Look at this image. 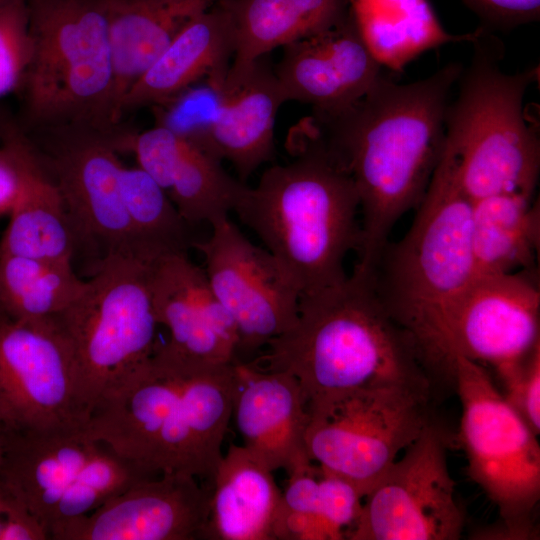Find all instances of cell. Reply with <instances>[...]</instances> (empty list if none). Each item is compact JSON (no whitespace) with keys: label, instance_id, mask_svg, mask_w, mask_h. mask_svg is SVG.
Listing matches in <instances>:
<instances>
[{"label":"cell","instance_id":"obj_1","mask_svg":"<svg viewBox=\"0 0 540 540\" xmlns=\"http://www.w3.org/2000/svg\"><path fill=\"white\" fill-rule=\"evenodd\" d=\"M462 69L450 62L411 83L382 72L352 104L307 117L359 196L354 269L369 272L397 221L422 201L445 150L446 110Z\"/></svg>","mask_w":540,"mask_h":540},{"label":"cell","instance_id":"obj_2","mask_svg":"<svg viewBox=\"0 0 540 540\" xmlns=\"http://www.w3.org/2000/svg\"><path fill=\"white\" fill-rule=\"evenodd\" d=\"M234 363L188 364L156 349L99 400L84 430L149 476L211 482L232 418Z\"/></svg>","mask_w":540,"mask_h":540},{"label":"cell","instance_id":"obj_3","mask_svg":"<svg viewBox=\"0 0 540 540\" xmlns=\"http://www.w3.org/2000/svg\"><path fill=\"white\" fill-rule=\"evenodd\" d=\"M293 158L246 186L233 212L277 260L300 298L343 283L360 243V201L350 175L304 119Z\"/></svg>","mask_w":540,"mask_h":540},{"label":"cell","instance_id":"obj_4","mask_svg":"<svg viewBox=\"0 0 540 540\" xmlns=\"http://www.w3.org/2000/svg\"><path fill=\"white\" fill-rule=\"evenodd\" d=\"M253 361L293 375L307 409L356 390L388 384L431 387L411 342L388 315L369 273L299 301L295 325Z\"/></svg>","mask_w":540,"mask_h":540},{"label":"cell","instance_id":"obj_5","mask_svg":"<svg viewBox=\"0 0 540 540\" xmlns=\"http://www.w3.org/2000/svg\"><path fill=\"white\" fill-rule=\"evenodd\" d=\"M405 235L387 243L369 273L381 304L427 371L442 323L475 276L472 200L445 148Z\"/></svg>","mask_w":540,"mask_h":540},{"label":"cell","instance_id":"obj_6","mask_svg":"<svg viewBox=\"0 0 540 540\" xmlns=\"http://www.w3.org/2000/svg\"><path fill=\"white\" fill-rule=\"evenodd\" d=\"M471 43V61L462 69L457 97L445 115L446 149L458 182L472 201L503 193L534 196L540 141L523 103L539 69L503 71V43L483 27Z\"/></svg>","mask_w":540,"mask_h":540},{"label":"cell","instance_id":"obj_7","mask_svg":"<svg viewBox=\"0 0 540 540\" xmlns=\"http://www.w3.org/2000/svg\"><path fill=\"white\" fill-rule=\"evenodd\" d=\"M31 54L25 109L41 130L119 133L104 0H26Z\"/></svg>","mask_w":540,"mask_h":540},{"label":"cell","instance_id":"obj_8","mask_svg":"<svg viewBox=\"0 0 540 540\" xmlns=\"http://www.w3.org/2000/svg\"><path fill=\"white\" fill-rule=\"evenodd\" d=\"M152 262L131 253L107 255L81 294L54 319L70 349L85 424L99 400L145 365L159 345Z\"/></svg>","mask_w":540,"mask_h":540},{"label":"cell","instance_id":"obj_9","mask_svg":"<svg viewBox=\"0 0 540 540\" xmlns=\"http://www.w3.org/2000/svg\"><path fill=\"white\" fill-rule=\"evenodd\" d=\"M450 379L461 403L458 439L467 473L497 508L502 535L530 539L540 499L538 435L506 401L486 367L457 355Z\"/></svg>","mask_w":540,"mask_h":540},{"label":"cell","instance_id":"obj_10","mask_svg":"<svg viewBox=\"0 0 540 540\" xmlns=\"http://www.w3.org/2000/svg\"><path fill=\"white\" fill-rule=\"evenodd\" d=\"M431 392L429 386L379 385L310 407L309 459L350 482L364 498L433 420Z\"/></svg>","mask_w":540,"mask_h":540},{"label":"cell","instance_id":"obj_11","mask_svg":"<svg viewBox=\"0 0 540 540\" xmlns=\"http://www.w3.org/2000/svg\"><path fill=\"white\" fill-rule=\"evenodd\" d=\"M538 345L537 269L477 275L442 323L429 372H442L450 379L452 360L459 355L490 367L500 381Z\"/></svg>","mask_w":540,"mask_h":540},{"label":"cell","instance_id":"obj_12","mask_svg":"<svg viewBox=\"0 0 540 540\" xmlns=\"http://www.w3.org/2000/svg\"><path fill=\"white\" fill-rule=\"evenodd\" d=\"M465 516L433 420L363 498L349 540H457Z\"/></svg>","mask_w":540,"mask_h":540},{"label":"cell","instance_id":"obj_13","mask_svg":"<svg viewBox=\"0 0 540 540\" xmlns=\"http://www.w3.org/2000/svg\"><path fill=\"white\" fill-rule=\"evenodd\" d=\"M194 241L210 287L235 322L239 361H245L296 323L300 295L274 256L254 245L226 218Z\"/></svg>","mask_w":540,"mask_h":540},{"label":"cell","instance_id":"obj_14","mask_svg":"<svg viewBox=\"0 0 540 540\" xmlns=\"http://www.w3.org/2000/svg\"><path fill=\"white\" fill-rule=\"evenodd\" d=\"M43 131L50 143L47 161L42 160L63 199L76 246H87L98 261L113 253L140 257L122 198L120 133L81 127Z\"/></svg>","mask_w":540,"mask_h":540},{"label":"cell","instance_id":"obj_15","mask_svg":"<svg viewBox=\"0 0 540 540\" xmlns=\"http://www.w3.org/2000/svg\"><path fill=\"white\" fill-rule=\"evenodd\" d=\"M70 349L54 320L0 321V427L82 428Z\"/></svg>","mask_w":540,"mask_h":540},{"label":"cell","instance_id":"obj_16","mask_svg":"<svg viewBox=\"0 0 540 540\" xmlns=\"http://www.w3.org/2000/svg\"><path fill=\"white\" fill-rule=\"evenodd\" d=\"M210 488L185 473L142 479L94 511L56 528L53 540L205 539Z\"/></svg>","mask_w":540,"mask_h":540},{"label":"cell","instance_id":"obj_17","mask_svg":"<svg viewBox=\"0 0 540 540\" xmlns=\"http://www.w3.org/2000/svg\"><path fill=\"white\" fill-rule=\"evenodd\" d=\"M150 286L156 319L169 331L158 349L195 365L237 361L238 332L214 295L204 269L187 253L162 256L151 263Z\"/></svg>","mask_w":540,"mask_h":540},{"label":"cell","instance_id":"obj_18","mask_svg":"<svg viewBox=\"0 0 540 540\" xmlns=\"http://www.w3.org/2000/svg\"><path fill=\"white\" fill-rule=\"evenodd\" d=\"M282 49L274 73L284 102L310 105L316 113L352 104L383 72L364 44L350 9L336 26Z\"/></svg>","mask_w":540,"mask_h":540},{"label":"cell","instance_id":"obj_19","mask_svg":"<svg viewBox=\"0 0 540 540\" xmlns=\"http://www.w3.org/2000/svg\"><path fill=\"white\" fill-rule=\"evenodd\" d=\"M121 138L119 150L134 154L138 167L160 185L190 225L212 226L228 218L247 186L222 161L163 126Z\"/></svg>","mask_w":540,"mask_h":540},{"label":"cell","instance_id":"obj_20","mask_svg":"<svg viewBox=\"0 0 540 540\" xmlns=\"http://www.w3.org/2000/svg\"><path fill=\"white\" fill-rule=\"evenodd\" d=\"M232 417L243 446L273 472L309 459V413L297 379L288 372L235 361Z\"/></svg>","mask_w":540,"mask_h":540},{"label":"cell","instance_id":"obj_21","mask_svg":"<svg viewBox=\"0 0 540 540\" xmlns=\"http://www.w3.org/2000/svg\"><path fill=\"white\" fill-rule=\"evenodd\" d=\"M1 440L0 486L48 533L57 504L101 443L89 437L84 427L52 431L1 428Z\"/></svg>","mask_w":540,"mask_h":540},{"label":"cell","instance_id":"obj_22","mask_svg":"<svg viewBox=\"0 0 540 540\" xmlns=\"http://www.w3.org/2000/svg\"><path fill=\"white\" fill-rule=\"evenodd\" d=\"M227 98L213 128L208 153L229 162L245 181L275 153L274 126L285 103L274 69L264 57L239 72L228 71Z\"/></svg>","mask_w":540,"mask_h":540},{"label":"cell","instance_id":"obj_23","mask_svg":"<svg viewBox=\"0 0 540 540\" xmlns=\"http://www.w3.org/2000/svg\"><path fill=\"white\" fill-rule=\"evenodd\" d=\"M233 54L232 24L216 1L179 32L130 88L121 103V119L160 105L206 77L226 75Z\"/></svg>","mask_w":540,"mask_h":540},{"label":"cell","instance_id":"obj_24","mask_svg":"<svg viewBox=\"0 0 540 540\" xmlns=\"http://www.w3.org/2000/svg\"><path fill=\"white\" fill-rule=\"evenodd\" d=\"M114 70L115 112L179 32L217 0H104Z\"/></svg>","mask_w":540,"mask_h":540},{"label":"cell","instance_id":"obj_25","mask_svg":"<svg viewBox=\"0 0 540 540\" xmlns=\"http://www.w3.org/2000/svg\"><path fill=\"white\" fill-rule=\"evenodd\" d=\"M210 483L205 539L274 540L281 491L264 462L245 446L231 444Z\"/></svg>","mask_w":540,"mask_h":540},{"label":"cell","instance_id":"obj_26","mask_svg":"<svg viewBox=\"0 0 540 540\" xmlns=\"http://www.w3.org/2000/svg\"><path fill=\"white\" fill-rule=\"evenodd\" d=\"M229 16L239 72L278 47L321 33L349 14V0H217Z\"/></svg>","mask_w":540,"mask_h":540},{"label":"cell","instance_id":"obj_27","mask_svg":"<svg viewBox=\"0 0 540 540\" xmlns=\"http://www.w3.org/2000/svg\"><path fill=\"white\" fill-rule=\"evenodd\" d=\"M358 32L375 60L400 72L421 54L449 43L472 42L479 28L452 34L428 0H349Z\"/></svg>","mask_w":540,"mask_h":540},{"label":"cell","instance_id":"obj_28","mask_svg":"<svg viewBox=\"0 0 540 540\" xmlns=\"http://www.w3.org/2000/svg\"><path fill=\"white\" fill-rule=\"evenodd\" d=\"M0 240V254L71 264L74 235L59 189L32 145L22 186Z\"/></svg>","mask_w":540,"mask_h":540},{"label":"cell","instance_id":"obj_29","mask_svg":"<svg viewBox=\"0 0 540 540\" xmlns=\"http://www.w3.org/2000/svg\"><path fill=\"white\" fill-rule=\"evenodd\" d=\"M533 197L503 193L472 201L475 276L536 268L540 212Z\"/></svg>","mask_w":540,"mask_h":540},{"label":"cell","instance_id":"obj_30","mask_svg":"<svg viewBox=\"0 0 540 540\" xmlns=\"http://www.w3.org/2000/svg\"><path fill=\"white\" fill-rule=\"evenodd\" d=\"M72 264L0 254V305L7 320H54L83 291Z\"/></svg>","mask_w":540,"mask_h":540},{"label":"cell","instance_id":"obj_31","mask_svg":"<svg viewBox=\"0 0 540 540\" xmlns=\"http://www.w3.org/2000/svg\"><path fill=\"white\" fill-rule=\"evenodd\" d=\"M122 198L140 257L154 261L192 247L190 224L160 185L140 167H123Z\"/></svg>","mask_w":540,"mask_h":540},{"label":"cell","instance_id":"obj_32","mask_svg":"<svg viewBox=\"0 0 540 540\" xmlns=\"http://www.w3.org/2000/svg\"><path fill=\"white\" fill-rule=\"evenodd\" d=\"M149 477L153 476L101 443L57 504L48 528L49 537L56 528L94 511L134 483Z\"/></svg>","mask_w":540,"mask_h":540},{"label":"cell","instance_id":"obj_33","mask_svg":"<svg viewBox=\"0 0 540 540\" xmlns=\"http://www.w3.org/2000/svg\"><path fill=\"white\" fill-rule=\"evenodd\" d=\"M227 74L206 77L170 100L151 107L155 124L208 153L213 128L227 98Z\"/></svg>","mask_w":540,"mask_h":540},{"label":"cell","instance_id":"obj_34","mask_svg":"<svg viewBox=\"0 0 540 540\" xmlns=\"http://www.w3.org/2000/svg\"><path fill=\"white\" fill-rule=\"evenodd\" d=\"M320 468L310 459L287 472L273 526L274 540H325L320 517Z\"/></svg>","mask_w":540,"mask_h":540},{"label":"cell","instance_id":"obj_35","mask_svg":"<svg viewBox=\"0 0 540 540\" xmlns=\"http://www.w3.org/2000/svg\"><path fill=\"white\" fill-rule=\"evenodd\" d=\"M30 54L26 0L0 1V97L22 85Z\"/></svg>","mask_w":540,"mask_h":540},{"label":"cell","instance_id":"obj_36","mask_svg":"<svg viewBox=\"0 0 540 540\" xmlns=\"http://www.w3.org/2000/svg\"><path fill=\"white\" fill-rule=\"evenodd\" d=\"M319 501L325 539H346L360 514L363 496L347 480L320 468Z\"/></svg>","mask_w":540,"mask_h":540},{"label":"cell","instance_id":"obj_37","mask_svg":"<svg viewBox=\"0 0 540 540\" xmlns=\"http://www.w3.org/2000/svg\"><path fill=\"white\" fill-rule=\"evenodd\" d=\"M501 393L528 426L540 433V345L507 377Z\"/></svg>","mask_w":540,"mask_h":540},{"label":"cell","instance_id":"obj_38","mask_svg":"<svg viewBox=\"0 0 540 540\" xmlns=\"http://www.w3.org/2000/svg\"><path fill=\"white\" fill-rule=\"evenodd\" d=\"M32 143L21 132H5L0 146V215L10 213L22 186Z\"/></svg>","mask_w":540,"mask_h":540},{"label":"cell","instance_id":"obj_39","mask_svg":"<svg viewBox=\"0 0 540 540\" xmlns=\"http://www.w3.org/2000/svg\"><path fill=\"white\" fill-rule=\"evenodd\" d=\"M490 30H511L540 18V0H461Z\"/></svg>","mask_w":540,"mask_h":540},{"label":"cell","instance_id":"obj_40","mask_svg":"<svg viewBox=\"0 0 540 540\" xmlns=\"http://www.w3.org/2000/svg\"><path fill=\"white\" fill-rule=\"evenodd\" d=\"M19 503L0 486V534L11 514Z\"/></svg>","mask_w":540,"mask_h":540},{"label":"cell","instance_id":"obj_41","mask_svg":"<svg viewBox=\"0 0 540 540\" xmlns=\"http://www.w3.org/2000/svg\"><path fill=\"white\" fill-rule=\"evenodd\" d=\"M2 320H7V318L5 317L4 312H3L2 308H1V305H0V321H2Z\"/></svg>","mask_w":540,"mask_h":540},{"label":"cell","instance_id":"obj_42","mask_svg":"<svg viewBox=\"0 0 540 540\" xmlns=\"http://www.w3.org/2000/svg\"><path fill=\"white\" fill-rule=\"evenodd\" d=\"M1 454H2V440H1V428H0V463H1Z\"/></svg>","mask_w":540,"mask_h":540},{"label":"cell","instance_id":"obj_43","mask_svg":"<svg viewBox=\"0 0 540 540\" xmlns=\"http://www.w3.org/2000/svg\"><path fill=\"white\" fill-rule=\"evenodd\" d=\"M0 1H2V0H0Z\"/></svg>","mask_w":540,"mask_h":540}]
</instances>
